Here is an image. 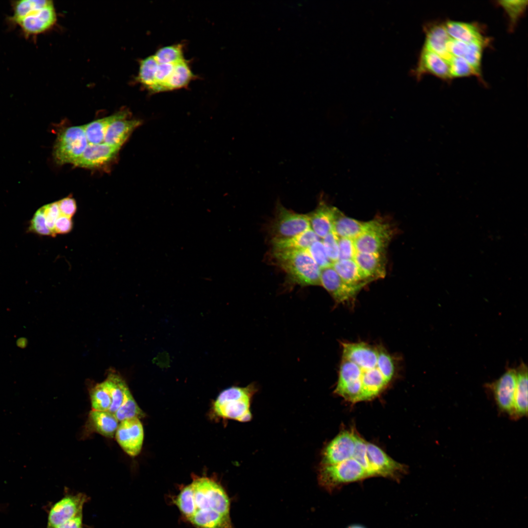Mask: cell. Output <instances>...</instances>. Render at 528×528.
Wrapping results in <instances>:
<instances>
[{"label":"cell","instance_id":"cell-1","mask_svg":"<svg viewBox=\"0 0 528 528\" xmlns=\"http://www.w3.org/2000/svg\"><path fill=\"white\" fill-rule=\"evenodd\" d=\"M342 358L334 391L362 394V401L378 396L394 378L395 361L382 346L363 342L342 343Z\"/></svg>","mask_w":528,"mask_h":528},{"label":"cell","instance_id":"cell-2","mask_svg":"<svg viewBox=\"0 0 528 528\" xmlns=\"http://www.w3.org/2000/svg\"><path fill=\"white\" fill-rule=\"evenodd\" d=\"M183 516L197 528H232L230 501L222 486L206 477L195 478L174 499Z\"/></svg>","mask_w":528,"mask_h":528},{"label":"cell","instance_id":"cell-3","mask_svg":"<svg viewBox=\"0 0 528 528\" xmlns=\"http://www.w3.org/2000/svg\"><path fill=\"white\" fill-rule=\"evenodd\" d=\"M11 5L13 13L9 21L19 26L26 38L48 30L56 22V13L51 0H15Z\"/></svg>","mask_w":528,"mask_h":528},{"label":"cell","instance_id":"cell-4","mask_svg":"<svg viewBox=\"0 0 528 528\" xmlns=\"http://www.w3.org/2000/svg\"><path fill=\"white\" fill-rule=\"evenodd\" d=\"M276 264L301 286H321V269L306 250H273Z\"/></svg>","mask_w":528,"mask_h":528},{"label":"cell","instance_id":"cell-5","mask_svg":"<svg viewBox=\"0 0 528 528\" xmlns=\"http://www.w3.org/2000/svg\"><path fill=\"white\" fill-rule=\"evenodd\" d=\"M256 387L251 384L245 387H231L222 391L213 404V410L219 417L241 422L250 420V404Z\"/></svg>","mask_w":528,"mask_h":528},{"label":"cell","instance_id":"cell-6","mask_svg":"<svg viewBox=\"0 0 528 528\" xmlns=\"http://www.w3.org/2000/svg\"><path fill=\"white\" fill-rule=\"evenodd\" d=\"M370 477L367 470L354 458L329 465H320L319 484L330 493L341 486Z\"/></svg>","mask_w":528,"mask_h":528},{"label":"cell","instance_id":"cell-7","mask_svg":"<svg viewBox=\"0 0 528 528\" xmlns=\"http://www.w3.org/2000/svg\"><path fill=\"white\" fill-rule=\"evenodd\" d=\"M394 235L391 224L380 219L365 222L362 232L353 242L356 252L385 254Z\"/></svg>","mask_w":528,"mask_h":528},{"label":"cell","instance_id":"cell-8","mask_svg":"<svg viewBox=\"0 0 528 528\" xmlns=\"http://www.w3.org/2000/svg\"><path fill=\"white\" fill-rule=\"evenodd\" d=\"M88 146L83 125L67 127L58 133L54 148L55 160L59 164H73Z\"/></svg>","mask_w":528,"mask_h":528},{"label":"cell","instance_id":"cell-9","mask_svg":"<svg viewBox=\"0 0 528 528\" xmlns=\"http://www.w3.org/2000/svg\"><path fill=\"white\" fill-rule=\"evenodd\" d=\"M310 227L307 214L290 211L281 204L270 227L272 240H286L297 236Z\"/></svg>","mask_w":528,"mask_h":528},{"label":"cell","instance_id":"cell-10","mask_svg":"<svg viewBox=\"0 0 528 528\" xmlns=\"http://www.w3.org/2000/svg\"><path fill=\"white\" fill-rule=\"evenodd\" d=\"M320 283L337 303L343 304L353 302L359 291L368 284L348 283L338 275L332 265L321 269Z\"/></svg>","mask_w":528,"mask_h":528},{"label":"cell","instance_id":"cell-11","mask_svg":"<svg viewBox=\"0 0 528 528\" xmlns=\"http://www.w3.org/2000/svg\"><path fill=\"white\" fill-rule=\"evenodd\" d=\"M516 371L508 369L498 379L487 384L499 410L511 418L514 415Z\"/></svg>","mask_w":528,"mask_h":528},{"label":"cell","instance_id":"cell-12","mask_svg":"<svg viewBox=\"0 0 528 528\" xmlns=\"http://www.w3.org/2000/svg\"><path fill=\"white\" fill-rule=\"evenodd\" d=\"M88 500L85 493L66 494L51 506L46 528H54L83 512L84 506Z\"/></svg>","mask_w":528,"mask_h":528},{"label":"cell","instance_id":"cell-13","mask_svg":"<svg viewBox=\"0 0 528 528\" xmlns=\"http://www.w3.org/2000/svg\"><path fill=\"white\" fill-rule=\"evenodd\" d=\"M356 431L342 430L323 449L321 465L335 464L352 458Z\"/></svg>","mask_w":528,"mask_h":528},{"label":"cell","instance_id":"cell-14","mask_svg":"<svg viewBox=\"0 0 528 528\" xmlns=\"http://www.w3.org/2000/svg\"><path fill=\"white\" fill-rule=\"evenodd\" d=\"M115 435L117 442L127 454L131 456L139 454L143 442L144 430L138 418L120 421Z\"/></svg>","mask_w":528,"mask_h":528},{"label":"cell","instance_id":"cell-15","mask_svg":"<svg viewBox=\"0 0 528 528\" xmlns=\"http://www.w3.org/2000/svg\"><path fill=\"white\" fill-rule=\"evenodd\" d=\"M367 452L369 462L377 476L399 481L406 472L405 465L395 461L380 448L368 441Z\"/></svg>","mask_w":528,"mask_h":528},{"label":"cell","instance_id":"cell-16","mask_svg":"<svg viewBox=\"0 0 528 528\" xmlns=\"http://www.w3.org/2000/svg\"><path fill=\"white\" fill-rule=\"evenodd\" d=\"M411 74L418 80L426 74H432L444 80L452 79L448 63L436 53L423 47Z\"/></svg>","mask_w":528,"mask_h":528},{"label":"cell","instance_id":"cell-17","mask_svg":"<svg viewBox=\"0 0 528 528\" xmlns=\"http://www.w3.org/2000/svg\"><path fill=\"white\" fill-rule=\"evenodd\" d=\"M120 148L106 144H88L81 156L73 164L76 166L93 168L112 160Z\"/></svg>","mask_w":528,"mask_h":528},{"label":"cell","instance_id":"cell-18","mask_svg":"<svg viewBox=\"0 0 528 528\" xmlns=\"http://www.w3.org/2000/svg\"><path fill=\"white\" fill-rule=\"evenodd\" d=\"M423 29L425 39L423 48L436 53L449 63L452 56L447 50V44L451 37L448 34L444 24L438 22L427 23Z\"/></svg>","mask_w":528,"mask_h":528},{"label":"cell","instance_id":"cell-19","mask_svg":"<svg viewBox=\"0 0 528 528\" xmlns=\"http://www.w3.org/2000/svg\"><path fill=\"white\" fill-rule=\"evenodd\" d=\"M339 211L336 207L320 201L314 210L307 214L310 228L320 239L332 231L334 220Z\"/></svg>","mask_w":528,"mask_h":528},{"label":"cell","instance_id":"cell-20","mask_svg":"<svg viewBox=\"0 0 528 528\" xmlns=\"http://www.w3.org/2000/svg\"><path fill=\"white\" fill-rule=\"evenodd\" d=\"M353 260L368 278L372 281L385 277L386 274L385 254L356 252Z\"/></svg>","mask_w":528,"mask_h":528},{"label":"cell","instance_id":"cell-21","mask_svg":"<svg viewBox=\"0 0 528 528\" xmlns=\"http://www.w3.org/2000/svg\"><path fill=\"white\" fill-rule=\"evenodd\" d=\"M449 35L453 39L467 44L479 43L486 44V39L475 24L448 21L444 24Z\"/></svg>","mask_w":528,"mask_h":528},{"label":"cell","instance_id":"cell-22","mask_svg":"<svg viewBox=\"0 0 528 528\" xmlns=\"http://www.w3.org/2000/svg\"><path fill=\"white\" fill-rule=\"evenodd\" d=\"M129 113L127 110H120L110 116L83 125L88 145H97L104 143L106 131L110 124L117 120L127 119Z\"/></svg>","mask_w":528,"mask_h":528},{"label":"cell","instance_id":"cell-23","mask_svg":"<svg viewBox=\"0 0 528 528\" xmlns=\"http://www.w3.org/2000/svg\"><path fill=\"white\" fill-rule=\"evenodd\" d=\"M140 124L139 120L126 119L113 122L106 131L104 143L121 148L134 130Z\"/></svg>","mask_w":528,"mask_h":528},{"label":"cell","instance_id":"cell-24","mask_svg":"<svg viewBox=\"0 0 528 528\" xmlns=\"http://www.w3.org/2000/svg\"><path fill=\"white\" fill-rule=\"evenodd\" d=\"M516 385L514 396V415L517 419L528 415V368L524 363L516 369Z\"/></svg>","mask_w":528,"mask_h":528},{"label":"cell","instance_id":"cell-25","mask_svg":"<svg viewBox=\"0 0 528 528\" xmlns=\"http://www.w3.org/2000/svg\"><path fill=\"white\" fill-rule=\"evenodd\" d=\"M118 420L109 411L91 410L88 423L91 430L108 438H112L118 426Z\"/></svg>","mask_w":528,"mask_h":528},{"label":"cell","instance_id":"cell-26","mask_svg":"<svg viewBox=\"0 0 528 528\" xmlns=\"http://www.w3.org/2000/svg\"><path fill=\"white\" fill-rule=\"evenodd\" d=\"M365 224V222L347 217L340 211L334 220L332 232L338 238L353 240L362 232Z\"/></svg>","mask_w":528,"mask_h":528},{"label":"cell","instance_id":"cell-27","mask_svg":"<svg viewBox=\"0 0 528 528\" xmlns=\"http://www.w3.org/2000/svg\"><path fill=\"white\" fill-rule=\"evenodd\" d=\"M331 265L338 275L348 283L358 284L372 282L365 275L353 259L338 260Z\"/></svg>","mask_w":528,"mask_h":528},{"label":"cell","instance_id":"cell-28","mask_svg":"<svg viewBox=\"0 0 528 528\" xmlns=\"http://www.w3.org/2000/svg\"><path fill=\"white\" fill-rule=\"evenodd\" d=\"M320 239L309 228L303 233L286 240H272L273 250H306Z\"/></svg>","mask_w":528,"mask_h":528},{"label":"cell","instance_id":"cell-29","mask_svg":"<svg viewBox=\"0 0 528 528\" xmlns=\"http://www.w3.org/2000/svg\"><path fill=\"white\" fill-rule=\"evenodd\" d=\"M104 382L111 401L109 411L114 414L123 404L129 389L122 377L116 374L109 375Z\"/></svg>","mask_w":528,"mask_h":528},{"label":"cell","instance_id":"cell-30","mask_svg":"<svg viewBox=\"0 0 528 528\" xmlns=\"http://www.w3.org/2000/svg\"><path fill=\"white\" fill-rule=\"evenodd\" d=\"M192 78L191 70L184 60L176 63L164 86V91L175 90L186 86Z\"/></svg>","mask_w":528,"mask_h":528},{"label":"cell","instance_id":"cell-31","mask_svg":"<svg viewBox=\"0 0 528 528\" xmlns=\"http://www.w3.org/2000/svg\"><path fill=\"white\" fill-rule=\"evenodd\" d=\"M158 65L154 56H149L140 62L138 79L150 91L155 84V76Z\"/></svg>","mask_w":528,"mask_h":528},{"label":"cell","instance_id":"cell-32","mask_svg":"<svg viewBox=\"0 0 528 528\" xmlns=\"http://www.w3.org/2000/svg\"><path fill=\"white\" fill-rule=\"evenodd\" d=\"M93 410L109 411L111 404L110 396L104 381L96 384L90 393Z\"/></svg>","mask_w":528,"mask_h":528},{"label":"cell","instance_id":"cell-33","mask_svg":"<svg viewBox=\"0 0 528 528\" xmlns=\"http://www.w3.org/2000/svg\"><path fill=\"white\" fill-rule=\"evenodd\" d=\"M113 414L119 421L134 418H139L144 416L129 390L123 404Z\"/></svg>","mask_w":528,"mask_h":528},{"label":"cell","instance_id":"cell-34","mask_svg":"<svg viewBox=\"0 0 528 528\" xmlns=\"http://www.w3.org/2000/svg\"><path fill=\"white\" fill-rule=\"evenodd\" d=\"M153 56L158 64H175L184 60L182 46L180 44L162 47Z\"/></svg>","mask_w":528,"mask_h":528},{"label":"cell","instance_id":"cell-35","mask_svg":"<svg viewBox=\"0 0 528 528\" xmlns=\"http://www.w3.org/2000/svg\"><path fill=\"white\" fill-rule=\"evenodd\" d=\"M367 442L357 432H356L355 445L352 458L367 470L370 477H377L376 474L368 458Z\"/></svg>","mask_w":528,"mask_h":528},{"label":"cell","instance_id":"cell-36","mask_svg":"<svg viewBox=\"0 0 528 528\" xmlns=\"http://www.w3.org/2000/svg\"><path fill=\"white\" fill-rule=\"evenodd\" d=\"M527 3L528 0H524L498 1V4L504 8L509 17L510 28L512 29L524 13Z\"/></svg>","mask_w":528,"mask_h":528},{"label":"cell","instance_id":"cell-37","mask_svg":"<svg viewBox=\"0 0 528 528\" xmlns=\"http://www.w3.org/2000/svg\"><path fill=\"white\" fill-rule=\"evenodd\" d=\"M448 64L452 78L471 75L481 77V75L462 57H452Z\"/></svg>","mask_w":528,"mask_h":528},{"label":"cell","instance_id":"cell-38","mask_svg":"<svg viewBox=\"0 0 528 528\" xmlns=\"http://www.w3.org/2000/svg\"><path fill=\"white\" fill-rule=\"evenodd\" d=\"M486 44L479 43L467 44V47L462 57L480 75L483 48Z\"/></svg>","mask_w":528,"mask_h":528},{"label":"cell","instance_id":"cell-39","mask_svg":"<svg viewBox=\"0 0 528 528\" xmlns=\"http://www.w3.org/2000/svg\"><path fill=\"white\" fill-rule=\"evenodd\" d=\"M306 250L320 269L332 265L331 262L327 256L322 241L321 239L313 242Z\"/></svg>","mask_w":528,"mask_h":528},{"label":"cell","instance_id":"cell-40","mask_svg":"<svg viewBox=\"0 0 528 528\" xmlns=\"http://www.w3.org/2000/svg\"><path fill=\"white\" fill-rule=\"evenodd\" d=\"M28 231L39 235L53 237L52 232L46 225L42 207L39 209L33 216Z\"/></svg>","mask_w":528,"mask_h":528},{"label":"cell","instance_id":"cell-41","mask_svg":"<svg viewBox=\"0 0 528 528\" xmlns=\"http://www.w3.org/2000/svg\"><path fill=\"white\" fill-rule=\"evenodd\" d=\"M338 238L331 231L322 239L327 256L331 262L339 260Z\"/></svg>","mask_w":528,"mask_h":528},{"label":"cell","instance_id":"cell-42","mask_svg":"<svg viewBox=\"0 0 528 528\" xmlns=\"http://www.w3.org/2000/svg\"><path fill=\"white\" fill-rule=\"evenodd\" d=\"M42 208L46 225L52 232L53 237H55L56 236L54 232L55 222L61 215L57 201L45 205Z\"/></svg>","mask_w":528,"mask_h":528},{"label":"cell","instance_id":"cell-43","mask_svg":"<svg viewBox=\"0 0 528 528\" xmlns=\"http://www.w3.org/2000/svg\"><path fill=\"white\" fill-rule=\"evenodd\" d=\"M339 260L353 259L356 253L353 240L349 238H338Z\"/></svg>","mask_w":528,"mask_h":528},{"label":"cell","instance_id":"cell-44","mask_svg":"<svg viewBox=\"0 0 528 528\" xmlns=\"http://www.w3.org/2000/svg\"><path fill=\"white\" fill-rule=\"evenodd\" d=\"M60 214L62 215L72 218L76 211L77 204L75 200L70 196L66 197L57 201Z\"/></svg>","mask_w":528,"mask_h":528},{"label":"cell","instance_id":"cell-45","mask_svg":"<svg viewBox=\"0 0 528 528\" xmlns=\"http://www.w3.org/2000/svg\"><path fill=\"white\" fill-rule=\"evenodd\" d=\"M467 47V44L451 38L447 44V49L452 57H463Z\"/></svg>","mask_w":528,"mask_h":528},{"label":"cell","instance_id":"cell-46","mask_svg":"<svg viewBox=\"0 0 528 528\" xmlns=\"http://www.w3.org/2000/svg\"><path fill=\"white\" fill-rule=\"evenodd\" d=\"M73 223L71 218L61 215L56 220L54 232L57 234H66L72 229Z\"/></svg>","mask_w":528,"mask_h":528},{"label":"cell","instance_id":"cell-47","mask_svg":"<svg viewBox=\"0 0 528 528\" xmlns=\"http://www.w3.org/2000/svg\"><path fill=\"white\" fill-rule=\"evenodd\" d=\"M83 516L81 512L54 528H83Z\"/></svg>","mask_w":528,"mask_h":528},{"label":"cell","instance_id":"cell-48","mask_svg":"<svg viewBox=\"0 0 528 528\" xmlns=\"http://www.w3.org/2000/svg\"><path fill=\"white\" fill-rule=\"evenodd\" d=\"M348 528H365L363 526L359 525H353L349 526Z\"/></svg>","mask_w":528,"mask_h":528}]
</instances>
